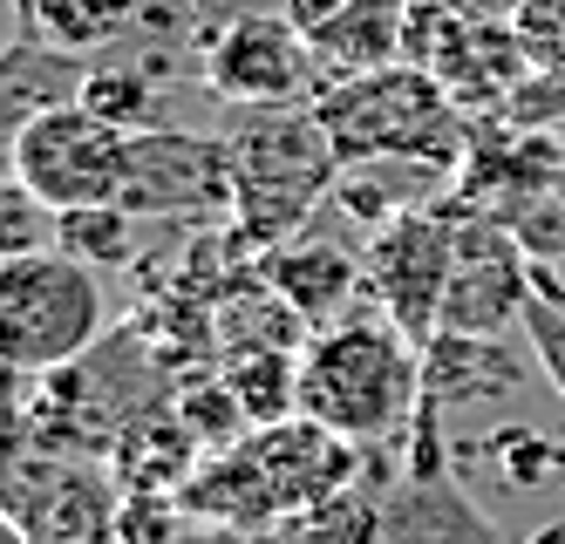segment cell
<instances>
[{"mask_svg": "<svg viewBox=\"0 0 565 544\" xmlns=\"http://www.w3.org/2000/svg\"><path fill=\"white\" fill-rule=\"evenodd\" d=\"M429 8L457 14V21H483V28H511V14L524 8V0H429Z\"/></svg>", "mask_w": 565, "mask_h": 544, "instance_id": "cb8c5ba5", "label": "cell"}, {"mask_svg": "<svg viewBox=\"0 0 565 544\" xmlns=\"http://www.w3.org/2000/svg\"><path fill=\"white\" fill-rule=\"evenodd\" d=\"M450 245H457V212H436V204L388 218L369 245V292L409 341H436V327H443Z\"/></svg>", "mask_w": 565, "mask_h": 544, "instance_id": "8fae6325", "label": "cell"}, {"mask_svg": "<svg viewBox=\"0 0 565 544\" xmlns=\"http://www.w3.org/2000/svg\"><path fill=\"white\" fill-rule=\"evenodd\" d=\"M491 470L511 483V490H545L558 470H565V449H552L545 436H532V429H504V436H491Z\"/></svg>", "mask_w": 565, "mask_h": 544, "instance_id": "44dd1931", "label": "cell"}, {"mask_svg": "<svg viewBox=\"0 0 565 544\" xmlns=\"http://www.w3.org/2000/svg\"><path fill=\"white\" fill-rule=\"evenodd\" d=\"M294 537L300 544H382V497L369 490H334L328 504H313L294 518Z\"/></svg>", "mask_w": 565, "mask_h": 544, "instance_id": "e0dca14e", "label": "cell"}, {"mask_svg": "<svg viewBox=\"0 0 565 544\" xmlns=\"http://www.w3.org/2000/svg\"><path fill=\"white\" fill-rule=\"evenodd\" d=\"M313 116L328 122L341 171L361 163H429L457 171L470 130L463 109L423 62H388V68H354L313 89Z\"/></svg>", "mask_w": 565, "mask_h": 544, "instance_id": "277c9868", "label": "cell"}, {"mask_svg": "<svg viewBox=\"0 0 565 544\" xmlns=\"http://www.w3.org/2000/svg\"><path fill=\"white\" fill-rule=\"evenodd\" d=\"M518 382H524V361L498 333H436V341H423V402L429 408L511 395Z\"/></svg>", "mask_w": 565, "mask_h": 544, "instance_id": "9a60e30c", "label": "cell"}, {"mask_svg": "<svg viewBox=\"0 0 565 544\" xmlns=\"http://www.w3.org/2000/svg\"><path fill=\"white\" fill-rule=\"evenodd\" d=\"M8 524H21L34 544H116V497L109 477L89 456H55L14 442V477H8Z\"/></svg>", "mask_w": 565, "mask_h": 544, "instance_id": "9c48e42d", "label": "cell"}, {"mask_svg": "<svg viewBox=\"0 0 565 544\" xmlns=\"http://www.w3.org/2000/svg\"><path fill=\"white\" fill-rule=\"evenodd\" d=\"M225 157H232V232L238 245H287L307 232L313 204L334 198L341 157L328 122L313 103H279V109H232L225 122Z\"/></svg>", "mask_w": 565, "mask_h": 544, "instance_id": "3957f363", "label": "cell"}, {"mask_svg": "<svg viewBox=\"0 0 565 544\" xmlns=\"http://www.w3.org/2000/svg\"><path fill=\"white\" fill-rule=\"evenodd\" d=\"M137 225L124 204H96V212H62V253H75L83 266L96 273H116V266H130L137 259Z\"/></svg>", "mask_w": 565, "mask_h": 544, "instance_id": "2e32d148", "label": "cell"}, {"mask_svg": "<svg viewBox=\"0 0 565 544\" xmlns=\"http://www.w3.org/2000/svg\"><path fill=\"white\" fill-rule=\"evenodd\" d=\"M382 544H504V537L450 470H395V483L382 490Z\"/></svg>", "mask_w": 565, "mask_h": 544, "instance_id": "4fadbf2b", "label": "cell"}, {"mask_svg": "<svg viewBox=\"0 0 565 544\" xmlns=\"http://www.w3.org/2000/svg\"><path fill=\"white\" fill-rule=\"evenodd\" d=\"M130 218H178V225H212L232 218V157L225 137L198 130H137L130 137V184H124Z\"/></svg>", "mask_w": 565, "mask_h": 544, "instance_id": "ba28073f", "label": "cell"}, {"mask_svg": "<svg viewBox=\"0 0 565 544\" xmlns=\"http://www.w3.org/2000/svg\"><path fill=\"white\" fill-rule=\"evenodd\" d=\"M320 55L300 41V28L287 14H232L218 34H205V89L225 109H279V103H313L307 82H313Z\"/></svg>", "mask_w": 565, "mask_h": 544, "instance_id": "30bf717a", "label": "cell"}, {"mask_svg": "<svg viewBox=\"0 0 565 544\" xmlns=\"http://www.w3.org/2000/svg\"><path fill=\"white\" fill-rule=\"evenodd\" d=\"M279 14L300 28L320 68L354 75V68H388L409 55L416 0H287Z\"/></svg>", "mask_w": 565, "mask_h": 544, "instance_id": "7c38bea8", "label": "cell"}, {"mask_svg": "<svg viewBox=\"0 0 565 544\" xmlns=\"http://www.w3.org/2000/svg\"><path fill=\"white\" fill-rule=\"evenodd\" d=\"M259 279L287 300L307 327H334V320H348L354 313V292L369 286V259H354L348 245H334V238H287V245H273L266 253V266H259Z\"/></svg>", "mask_w": 565, "mask_h": 544, "instance_id": "5bb4252c", "label": "cell"}, {"mask_svg": "<svg viewBox=\"0 0 565 544\" xmlns=\"http://www.w3.org/2000/svg\"><path fill=\"white\" fill-rule=\"evenodd\" d=\"M75 103H89L96 116H109L116 130H150V109H157V89H150V75L137 68H89L83 75V96Z\"/></svg>", "mask_w": 565, "mask_h": 544, "instance_id": "d6986e66", "label": "cell"}, {"mask_svg": "<svg viewBox=\"0 0 565 544\" xmlns=\"http://www.w3.org/2000/svg\"><path fill=\"white\" fill-rule=\"evenodd\" d=\"M218 8V0H137V21L143 28H198Z\"/></svg>", "mask_w": 565, "mask_h": 544, "instance_id": "603a6c76", "label": "cell"}, {"mask_svg": "<svg viewBox=\"0 0 565 544\" xmlns=\"http://www.w3.org/2000/svg\"><path fill=\"white\" fill-rule=\"evenodd\" d=\"M109 341V292L103 273L75 253L0 259V361L14 374H62Z\"/></svg>", "mask_w": 565, "mask_h": 544, "instance_id": "5b68a950", "label": "cell"}, {"mask_svg": "<svg viewBox=\"0 0 565 544\" xmlns=\"http://www.w3.org/2000/svg\"><path fill=\"white\" fill-rule=\"evenodd\" d=\"M524 341H532V361L545 367L552 395L565 402V279L558 273H539V292L524 307Z\"/></svg>", "mask_w": 565, "mask_h": 544, "instance_id": "ffe728a7", "label": "cell"}, {"mask_svg": "<svg viewBox=\"0 0 565 544\" xmlns=\"http://www.w3.org/2000/svg\"><path fill=\"white\" fill-rule=\"evenodd\" d=\"M416 408H423V341H409L382 307L313 327V341L300 348V415L328 423L361 449V442H395L402 423H416Z\"/></svg>", "mask_w": 565, "mask_h": 544, "instance_id": "6da1fadb", "label": "cell"}, {"mask_svg": "<svg viewBox=\"0 0 565 544\" xmlns=\"http://www.w3.org/2000/svg\"><path fill=\"white\" fill-rule=\"evenodd\" d=\"M539 292L524 238L498 218L463 204L457 212V245H450V286H443V327L436 333H504L524 327V307Z\"/></svg>", "mask_w": 565, "mask_h": 544, "instance_id": "52a82bcc", "label": "cell"}, {"mask_svg": "<svg viewBox=\"0 0 565 544\" xmlns=\"http://www.w3.org/2000/svg\"><path fill=\"white\" fill-rule=\"evenodd\" d=\"M361 449L334 436L313 415H287V423L246 429L225 456H205V470L184 483V511L218 518V524H266V518H300L328 504L334 490L354 483Z\"/></svg>", "mask_w": 565, "mask_h": 544, "instance_id": "7a4b0ae2", "label": "cell"}, {"mask_svg": "<svg viewBox=\"0 0 565 544\" xmlns=\"http://www.w3.org/2000/svg\"><path fill=\"white\" fill-rule=\"evenodd\" d=\"M124 21H137V0H42V28L62 55L103 49Z\"/></svg>", "mask_w": 565, "mask_h": 544, "instance_id": "ac0fdd59", "label": "cell"}, {"mask_svg": "<svg viewBox=\"0 0 565 544\" xmlns=\"http://www.w3.org/2000/svg\"><path fill=\"white\" fill-rule=\"evenodd\" d=\"M130 137L89 103H49L14 122L8 143V178H21L49 212H96V204H124L130 184Z\"/></svg>", "mask_w": 565, "mask_h": 544, "instance_id": "8992f818", "label": "cell"}, {"mask_svg": "<svg viewBox=\"0 0 565 544\" xmlns=\"http://www.w3.org/2000/svg\"><path fill=\"white\" fill-rule=\"evenodd\" d=\"M511 34H518V49L532 68L565 75V0H524L511 14Z\"/></svg>", "mask_w": 565, "mask_h": 544, "instance_id": "7402d4cb", "label": "cell"}]
</instances>
